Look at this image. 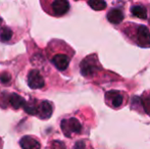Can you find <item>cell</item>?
<instances>
[{
    "label": "cell",
    "instance_id": "6da1fadb",
    "mask_svg": "<svg viewBox=\"0 0 150 149\" xmlns=\"http://www.w3.org/2000/svg\"><path fill=\"white\" fill-rule=\"evenodd\" d=\"M124 34L134 44L142 48L150 47V31L144 25L127 24Z\"/></svg>",
    "mask_w": 150,
    "mask_h": 149
},
{
    "label": "cell",
    "instance_id": "7a4b0ae2",
    "mask_svg": "<svg viewBox=\"0 0 150 149\" xmlns=\"http://www.w3.org/2000/svg\"><path fill=\"white\" fill-rule=\"evenodd\" d=\"M80 70H81L82 76L86 78H91L98 72H100L101 64L97 58V55L93 54V55H89L84 58L80 64Z\"/></svg>",
    "mask_w": 150,
    "mask_h": 149
},
{
    "label": "cell",
    "instance_id": "3957f363",
    "mask_svg": "<svg viewBox=\"0 0 150 149\" xmlns=\"http://www.w3.org/2000/svg\"><path fill=\"white\" fill-rule=\"evenodd\" d=\"M60 128L62 133L69 138L80 134L83 129L79 119H77L76 117H69V119H62L60 124Z\"/></svg>",
    "mask_w": 150,
    "mask_h": 149
},
{
    "label": "cell",
    "instance_id": "277c9868",
    "mask_svg": "<svg viewBox=\"0 0 150 149\" xmlns=\"http://www.w3.org/2000/svg\"><path fill=\"white\" fill-rule=\"evenodd\" d=\"M105 102L112 108H120L125 103L124 93L117 90H110L105 93Z\"/></svg>",
    "mask_w": 150,
    "mask_h": 149
},
{
    "label": "cell",
    "instance_id": "5b68a950",
    "mask_svg": "<svg viewBox=\"0 0 150 149\" xmlns=\"http://www.w3.org/2000/svg\"><path fill=\"white\" fill-rule=\"evenodd\" d=\"M28 85L32 89H41L45 85L43 77L40 74L39 71L32 70L28 75Z\"/></svg>",
    "mask_w": 150,
    "mask_h": 149
},
{
    "label": "cell",
    "instance_id": "8992f818",
    "mask_svg": "<svg viewBox=\"0 0 150 149\" xmlns=\"http://www.w3.org/2000/svg\"><path fill=\"white\" fill-rule=\"evenodd\" d=\"M52 112H53V106H52L51 102L49 101H41L38 104V112L37 115L41 119H47L51 117Z\"/></svg>",
    "mask_w": 150,
    "mask_h": 149
},
{
    "label": "cell",
    "instance_id": "52a82bcc",
    "mask_svg": "<svg viewBox=\"0 0 150 149\" xmlns=\"http://www.w3.org/2000/svg\"><path fill=\"white\" fill-rule=\"evenodd\" d=\"M71 61V57L67 55V54L58 53L56 55H54L51 58V62L53 64V66H55V68L58 71H64L67 68Z\"/></svg>",
    "mask_w": 150,
    "mask_h": 149
},
{
    "label": "cell",
    "instance_id": "ba28073f",
    "mask_svg": "<svg viewBox=\"0 0 150 149\" xmlns=\"http://www.w3.org/2000/svg\"><path fill=\"white\" fill-rule=\"evenodd\" d=\"M51 6L53 13L57 16H63L69 10V3L65 0H55L52 2Z\"/></svg>",
    "mask_w": 150,
    "mask_h": 149
},
{
    "label": "cell",
    "instance_id": "9c48e42d",
    "mask_svg": "<svg viewBox=\"0 0 150 149\" xmlns=\"http://www.w3.org/2000/svg\"><path fill=\"white\" fill-rule=\"evenodd\" d=\"M20 145L23 149H40L41 147L39 142L31 136H24L21 139Z\"/></svg>",
    "mask_w": 150,
    "mask_h": 149
},
{
    "label": "cell",
    "instance_id": "30bf717a",
    "mask_svg": "<svg viewBox=\"0 0 150 149\" xmlns=\"http://www.w3.org/2000/svg\"><path fill=\"white\" fill-rule=\"evenodd\" d=\"M124 13L119 8H112L108 11L107 13V20L108 22H110L111 24H115V25H119L120 23L124 20Z\"/></svg>",
    "mask_w": 150,
    "mask_h": 149
},
{
    "label": "cell",
    "instance_id": "8fae6325",
    "mask_svg": "<svg viewBox=\"0 0 150 149\" xmlns=\"http://www.w3.org/2000/svg\"><path fill=\"white\" fill-rule=\"evenodd\" d=\"M8 103L10 104V106H11L13 109H18V108H21V107H24L25 104H26V101H25L24 98L18 95V94L12 93V94H10L9 97H8Z\"/></svg>",
    "mask_w": 150,
    "mask_h": 149
},
{
    "label": "cell",
    "instance_id": "7c38bea8",
    "mask_svg": "<svg viewBox=\"0 0 150 149\" xmlns=\"http://www.w3.org/2000/svg\"><path fill=\"white\" fill-rule=\"evenodd\" d=\"M131 13L138 18H142V20L147 18V9L145 8V6L140 5V4L132 6L131 7Z\"/></svg>",
    "mask_w": 150,
    "mask_h": 149
},
{
    "label": "cell",
    "instance_id": "4fadbf2b",
    "mask_svg": "<svg viewBox=\"0 0 150 149\" xmlns=\"http://www.w3.org/2000/svg\"><path fill=\"white\" fill-rule=\"evenodd\" d=\"M141 102H142L144 110L147 114L150 115V91H146L143 93L142 97H141Z\"/></svg>",
    "mask_w": 150,
    "mask_h": 149
},
{
    "label": "cell",
    "instance_id": "5bb4252c",
    "mask_svg": "<svg viewBox=\"0 0 150 149\" xmlns=\"http://www.w3.org/2000/svg\"><path fill=\"white\" fill-rule=\"evenodd\" d=\"M24 109L26 112H28L31 115H37L38 112V105L35 104V101H29L26 102L24 106Z\"/></svg>",
    "mask_w": 150,
    "mask_h": 149
},
{
    "label": "cell",
    "instance_id": "9a60e30c",
    "mask_svg": "<svg viewBox=\"0 0 150 149\" xmlns=\"http://www.w3.org/2000/svg\"><path fill=\"white\" fill-rule=\"evenodd\" d=\"M11 37H12V31L9 28L4 27V28H2L0 30V41L7 42L11 39Z\"/></svg>",
    "mask_w": 150,
    "mask_h": 149
},
{
    "label": "cell",
    "instance_id": "2e32d148",
    "mask_svg": "<svg viewBox=\"0 0 150 149\" xmlns=\"http://www.w3.org/2000/svg\"><path fill=\"white\" fill-rule=\"evenodd\" d=\"M88 4H89L94 10H103L106 8V2L101 1V0H92V1H88Z\"/></svg>",
    "mask_w": 150,
    "mask_h": 149
},
{
    "label": "cell",
    "instance_id": "e0dca14e",
    "mask_svg": "<svg viewBox=\"0 0 150 149\" xmlns=\"http://www.w3.org/2000/svg\"><path fill=\"white\" fill-rule=\"evenodd\" d=\"M73 149H91V148L87 141H85V140H79V141H77L75 143Z\"/></svg>",
    "mask_w": 150,
    "mask_h": 149
},
{
    "label": "cell",
    "instance_id": "ac0fdd59",
    "mask_svg": "<svg viewBox=\"0 0 150 149\" xmlns=\"http://www.w3.org/2000/svg\"><path fill=\"white\" fill-rule=\"evenodd\" d=\"M10 80H11V77H10V75L8 74V73H2L1 75H0V82H1L2 84H9Z\"/></svg>",
    "mask_w": 150,
    "mask_h": 149
},
{
    "label": "cell",
    "instance_id": "d6986e66",
    "mask_svg": "<svg viewBox=\"0 0 150 149\" xmlns=\"http://www.w3.org/2000/svg\"><path fill=\"white\" fill-rule=\"evenodd\" d=\"M52 149H67L65 145L60 141H53L52 142Z\"/></svg>",
    "mask_w": 150,
    "mask_h": 149
},
{
    "label": "cell",
    "instance_id": "ffe728a7",
    "mask_svg": "<svg viewBox=\"0 0 150 149\" xmlns=\"http://www.w3.org/2000/svg\"><path fill=\"white\" fill-rule=\"evenodd\" d=\"M1 24H2V18H0V25H1Z\"/></svg>",
    "mask_w": 150,
    "mask_h": 149
}]
</instances>
